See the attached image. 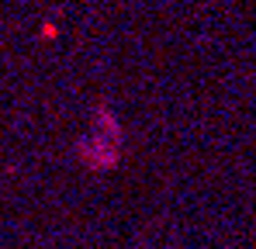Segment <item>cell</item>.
I'll return each mask as SVG.
<instances>
[{
    "label": "cell",
    "mask_w": 256,
    "mask_h": 249,
    "mask_svg": "<svg viewBox=\"0 0 256 249\" xmlns=\"http://www.w3.org/2000/svg\"><path fill=\"white\" fill-rule=\"evenodd\" d=\"M59 32H56V24H42V38H56Z\"/></svg>",
    "instance_id": "obj_2"
},
{
    "label": "cell",
    "mask_w": 256,
    "mask_h": 249,
    "mask_svg": "<svg viewBox=\"0 0 256 249\" xmlns=\"http://www.w3.org/2000/svg\"><path fill=\"white\" fill-rule=\"evenodd\" d=\"M122 142H125V128L118 122V114L108 104H97L94 111V128L76 142V160L90 170H114L122 160Z\"/></svg>",
    "instance_id": "obj_1"
}]
</instances>
